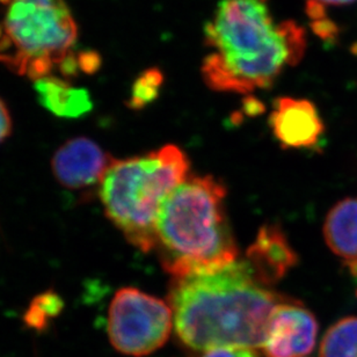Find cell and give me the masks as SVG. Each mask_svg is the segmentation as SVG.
<instances>
[{"label":"cell","instance_id":"6da1fadb","mask_svg":"<svg viewBox=\"0 0 357 357\" xmlns=\"http://www.w3.org/2000/svg\"><path fill=\"white\" fill-rule=\"evenodd\" d=\"M210 52L202 77L217 92L248 93L271 87L302 61L306 33L295 21H275L268 0H220L204 26Z\"/></svg>","mask_w":357,"mask_h":357},{"label":"cell","instance_id":"7a4b0ae2","mask_svg":"<svg viewBox=\"0 0 357 357\" xmlns=\"http://www.w3.org/2000/svg\"><path fill=\"white\" fill-rule=\"evenodd\" d=\"M288 301L259 283L245 261L173 278L176 335L192 351L262 347L275 306Z\"/></svg>","mask_w":357,"mask_h":357},{"label":"cell","instance_id":"3957f363","mask_svg":"<svg viewBox=\"0 0 357 357\" xmlns=\"http://www.w3.org/2000/svg\"><path fill=\"white\" fill-rule=\"evenodd\" d=\"M225 199L222 182L195 176L185 178L166 199L157 223L155 250L173 278L218 271L237 261Z\"/></svg>","mask_w":357,"mask_h":357},{"label":"cell","instance_id":"277c9868","mask_svg":"<svg viewBox=\"0 0 357 357\" xmlns=\"http://www.w3.org/2000/svg\"><path fill=\"white\" fill-rule=\"evenodd\" d=\"M189 159L176 145L114 160L99 185L107 217L135 248L148 253L157 244L162 206L188 178Z\"/></svg>","mask_w":357,"mask_h":357},{"label":"cell","instance_id":"5b68a950","mask_svg":"<svg viewBox=\"0 0 357 357\" xmlns=\"http://www.w3.org/2000/svg\"><path fill=\"white\" fill-rule=\"evenodd\" d=\"M0 63L35 80L73 54L78 31L64 0H0Z\"/></svg>","mask_w":357,"mask_h":357},{"label":"cell","instance_id":"8992f818","mask_svg":"<svg viewBox=\"0 0 357 357\" xmlns=\"http://www.w3.org/2000/svg\"><path fill=\"white\" fill-rule=\"evenodd\" d=\"M173 318L169 303L127 287L120 289L110 303L107 333L121 354L148 356L169 340Z\"/></svg>","mask_w":357,"mask_h":357},{"label":"cell","instance_id":"52a82bcc","mask_svg":"<svg viewBox=\"0 0 357 357\" xmlns=\"http://www.w3.org/2000/svg\"><path fill=\"white\" fill-rule=\"evenodd\" d=\"M318 321L299 303L284 301L275 306L268 323L262 351L266 357H302L316 346Z\"/></svg>","mask_w":357,"mask_h":357},{"label":"cell","instance_id":"ba28073f","mask_svg":"<svg viewBox=\"0 0 357 357\" xmlns=\"http://www.w3.org/2000/svg\"><path fill=\"white\" fill-rule=\"evenodd\" d=\"M113 162L112 157L96 142L77 137L66 142L56 151L52 159V169L59 185L78 190L100 185Z\"/></svg>","mask_w":357,"mask_h":357},{"label":"cell","instance_id":"9c48e42d","mask_svg":"<svg viewBox=\"0 0 357 357\" xmlns=\"http://www.w3.org/2000/svg\"><path fill=\"white\" fill-rule=\"evenodd\" d=\"M274 137L285 149H312L319 144L325 124L310 100L282 96L275 100L269 116Z\"/></svg>","mask_w":357,"mask_h":357},{"label":"cell","instance_id":"30bf717a","mask_svg":"<svg viewBox=\"0 0 357 357\" xmlns=\"http://www.w3.org/2000/svg\"><path fill=\"white\" fill-rule=\"evenodd\" d=\"M245 262L255 280L269 288L297 265L298 257L281 227L264 225L248 248Z\"/></svg>","mask_w":357,"mask_h":357},{"label":"cell","instance_id":"8fae6325","mask_svg":"<svg viewBox=\"0 0 357 357\" xmlns=\"http://www.w3.org/2000/svg\"><path fill=\"white\" fill-rule=\"evenodd\" d=\"M324 237L331 251L357 278V197L341 199L328 211Z\"/></svg>","mask_w":357,"mask_h":357},{"label":"cell","instance_id":"7c38bea8","mask_svg":"<svg viewBox=\"0 0 357 357\" xmlns=\"http://www.w3.org/2000/svg\"><path fill=\"white\" fill-rule=\"evenodd\" d=\"M35 91L42 106L56 116L77 119L92 109V100L86 89L71 86L56 77L45 76L35 80Z\"/></svg>","mask_w":357,"mask_h":357},{"label":"cell","instance_id":"4fadbf2b","mask_svg":"<svg viewBox=\"0 0 357 357\" xmlns=\"http://www.w3.org/2000/svg\"><path fill=\"white\" fill-rule=\"evenodd\" d=\"M319 357H357V317H346L328 328Z\"/></svg>","mask_w":357,"mask_h":357},{"label":"cell","instance_id":"5bb4252c","mask_svg":"<svg viewBox=\"0 0 357 357\" xmlns=\"http://www.w3.org/2000/svg\"><path fill=\"white\" fill-rule=\"evenodd\" d=\"M64 302L56 291L48 290L31 299L27 311L24 314V323L28 328L38 333L45 332L50 326V321L62 313Z\"/></svg>","mask_w":357,"mask_h":357},{"label":"cell","instance_id":"9a60e30c","mask_svg":"<svg viewBox=\"0 0 357 357\" xmlns=\"http://www.w3.org/2000/svg\"><path fill=\"white\" fill-rule=\"evenodd\" d=\"M162 84L164 75L160 70L157 68L145 70L135 80L128 106L135 110L143 109L144 107L149 106L158 98Z\"/></svg>","mask_w":357,"mask_h":357},{"label":"cell","instance_id":"2e32d148","mask_svg":"<svg viewBox=\"0 0 357 357\" xmlns=\"http://www.w3.org/2000/svg\"><path fill=\"white\" fill-rule=\"evenodd\" d=\"M355 0H306V15L311 21V27L324 41L334 38L337 34V27L327 17V7L344 6L354 3Z\"/></svg>","mask_w":357,"mask_h":357},{"label":"cell","instance_id":"e0dca14e","mask_svg":"<svg viewBox=\"0 0 357 357\" xmlns=\"http://www.w3.org/2000/svg\"><path fill=\"white\" fill-rule=\"evenodd\" d=\"M202 357H260L253 348L224 347L208 351Z\"/></svg>","mask_w":357,"mask_h":357},{"label":"cell","instance_id":"ac0fdd59","mask_svg":"<svg viewBox=\"0 0 357 357\" xmlns=\"http://www.w3.org/2000/svg\"><path fill=\"white\" fill-rule=\"evenodd\" d=\"M80 69L86 73H94L100 66V57L96 52H83L78 57Z\"/></svg>","mask_w":357,"mask_h":357},{"label":"cell","instance_id":"d6986e66","mask_svg":"<svg viewBox=\"0 0 357 357\" xmlns=\"http://www.w3.org/2000/svg\"><path fill=\"white\" fill-rule=\"evenodd\" d=\"M12 131V121L5 103L0 100V143L5 141Z\"/></svg>","mask_w":357,"mask_h":357},{"label":"cell","instance_id":"ffe728a7","mask_svg":"<svg viewBox=\"0 0 357 357\" xmlns=\"http://www.w3.org/2000/svg\"><path fill=\"white\" fill-rule=\"evenodd\" d=\"M3 31H1V27H0V56L3 54Z\"/></svg>","mask_w":357,"mask_h":357}]
</instances>
